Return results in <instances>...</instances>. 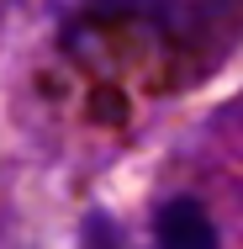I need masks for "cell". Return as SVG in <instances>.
I'll use <instances>...</instances> for the list:
<instances>
[{
  "label": "cell",
  "mask_w": 243,
  "mask_h": 249,
  "mask_svg": "<svg viewBox=\"0 0 243 249\" xmlns=\"http://www.w3.org/2000/svg\"><path fill=\"white\" fill-rule=\"evenodd\" d=\"M153 249H217V228H211L206 207L191 196L164 201L153 217Z\"/></svg>",
  "instance_id": "1"
}]
</instances>
